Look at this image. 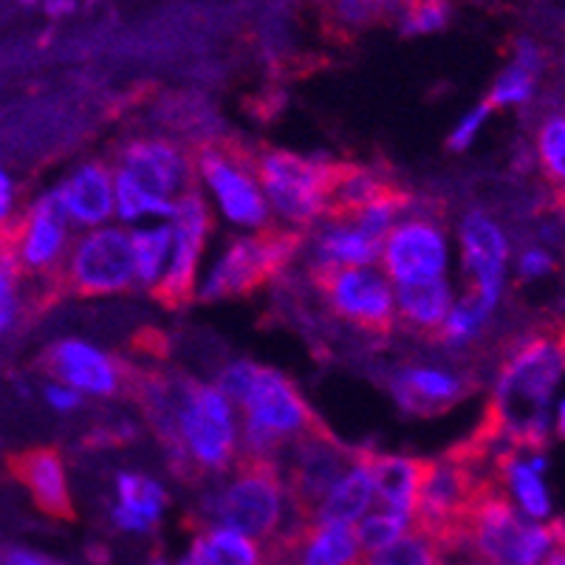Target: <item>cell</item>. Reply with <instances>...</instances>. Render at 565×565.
<instances>
[{
	"instance_id": "6da1fadb",
	"label": "cell",
	"mask_w": 565,
	"mask_h": 565,
	"mask_svg": "<svg viewBox=\"0 0 565 565\" xmlns=\"http://www.w3.org/2000/svg\"><path fill=\"white\" fill-rule=\"evenodd\" d=\"M565 371V356L554 331H537L509 353L489 405L507 427L514 450L540 452L548 441V396Z\"/></svg>"
},
{
	"instance_id": "7a4b0ae2",
	"label": "cell",
	"mask_w": 565,
	"mask_h": 565,
	"mask_svg": "<svg viewBox=\"0 0 565 565\" xmlns=\"http://www.w3.org/2000/svg\"><path fill=\"white\" fill-rule=\"evenodd\" d=\"M230 478L201 503V518L215 529H230L246 537L275 540L280 529L286 532V509L289 494L282 487L280 469L275 458L241 452L232 467Z\"/></svg>"
},
{
	"instance_id": "3957f363",
	"label": "cell",
	"mask_w": 565,
	"mask_h": 565,
	"mask_svg": "<svg viewBox=\"0 0 565 565\" xmlns=\"http://www.w3.org/2000/svg\"><path fill=\"white\" fill-rule=\"evenodd\" d=\"M557 523L529 521L489 472L463 518V552L487 565H540L552 548Z\"/></svg>"
},
{
	"instance_id": "277c9868",
	"label": "cell",
	"mask_w": 565,
	"mask_h": 565,
	"mask_svg": "<svg viewBox=\"0 0 565 565\" xmlns=\"http://www.w3.org/2000/svg\"><path fill=\"white\" fill-rule=\"evenodd\" d=\"M244 452L275 458L295 438L320 427L322 418L306 405L295 382L280 371L257 367L244 402Z\"/></svg>"
},
{
	"instance_id": "5b68a950",
	"label": "cell",
	"mask_w": 565,
	"mask_h": 565,
	"mask_svg": "<svg viewBox=\"0 0 565 565\" xmlns=\"http://www.w3.org/2000/svg\"><path fill=\"white\" fill-rule=\"evenodd\" d=\"M345 161L306 159L291 150L257 148L255 175L269 204L291 224H315L322 218Z\"/></svg>"
},
{
	"instance_id": "8992f818",
	"label": "cell",
	"mask_w": 565,
	"mask_h": 565,
	"mask_svg": "<svg viewBox=\"0 0 565 565\" xmlns=\"http://www.w3.org/2000/svg\"><path fill=\"white\" fill-rule=\"evenodd\" d=\"M181 456L173 463L184 481H199L204 476H224L238 458L235 447V422L230 398L218 387L190 382L179 416Z\"/></svg>"
},
{
	"instance_id": "52a82bcc",
	"label": "cell",
	"mask_w": 565,
	"mask_h": 565,
	"mask_svg": "<svg viewBox=\"0 0 565 565\" xmlns=\"http://www.w3.org/2000/svg\"><path fill=\"white\" fill-rule=\"evenodd\" d=\"M136 282V257L130 235L122 230L88 232L65 252L57 277L45 286L38 309H49L60 297H103L128 291Z\"/></svg>"
},
{
	"instance_id": "ba28073f",
	"label": "cell",
	"mask_w": 565,
	"mask_h": 565,
	"mask_svg": "<svg viewBox=\"0 0 565 565\" xmlns=\"http://www.w3.org/2000/svg\"><path fill=\"white\" fill-rule=\"evenodd\" d=\"M309 277L331 315L362 334H391L396 322V300L382 271L367 266L315 264Z\"/></svg>"
},
{
	"instance_id": "9c48e42d",
	"label": "cell",
	"mask_w": 565,
	"mask_h": 565,
	"mask_svg": "<svg viewBox=\"0 0 565 565\" xmlns=\"http://www.w3.org/2000/svg\"><path fill=\"white\" fill-rule=\"evenodd\" d=\"M286 494L297 523H311L328 492L356 467V450L342 444L326 424L286 447Z\"/></svg>"
},
{
	"instance_id": "30bf717a",
	"label": "cell",
	"mask_w": 565,
	"mask_h": 565,
	"mask_svg": "<svg viewBox=\"0 0 565 565\" xmlns=\"http://www.w3.org/2000/svg\"><path fill=\"white\" fill-rule=\"evenodd\" d=\"M302 244H306V232L277 230V226L257 232L252 238L232 241L206 282L204 300L246 297L264 289L295 260Z\"/></svg>"
},
{
	"instance_id": "8fae6325",
	"label": "cell",
	"mask_w": 565,
	"mask_h": 565,
	"mask_svg": "<svg viewBox=\"0 0 565 565\" xmlns=\"http://www.w3.org/2000/svg\"><path fill=\"white\" fill-rule=\"evenodd\" d=\"M190 156L235 224H266L269 210L255 175V150L235 136H206L190 148Z\"/></svg>"
},
{
	"instance_id": "7c38bea8",
	"label": "cell",
	"mask_w": 565,
	"mask_h": 565,
	"mask_svg": "<svg viewBox=\"0 0 565 565\" xmlns=\"http://www.w3.org/2000/svg\"><path fill=\"white\" fill-rule=\"evenodd\" d=\"M175 252L173 264L164 271V277L150 286V295L164 309L181 311L186 309L195 297V271H199L201 252H204L206 235L212 232L210 206L199 195V190H190L175 201Z\"/></svg>"
},
{
	"instance_id": "4fadbf2b",
	"label": "cell",
	"mask_w": 565,
	"mask_h": 565,
	"mask_svg": "<svg viewBox=\"0 0 565 565\" xmlns=\"http://www.w3.org/2000/svg\"><path fill=\"white\" fill-rule=\"evenodd\" d=\"M119 173L128 175L156 204H173L195 186V164L190 150H179L164 139H136L119 150ZM175 206V204H173Z\"/></svg>"
},
{
	"instance_id": "5bb4252c",
	"label": "cell",
	"mask_w": 565,
	"mask_h": 565,
	"mask_svg": "<svg viewBox=\"0 0 565 565\" xmlns=\"http://www.w3.org/2000/svg\"><path fill=\"white\" fill-rule=\"evenodd\" d=\"M382 271L396 282L433 280L441 277L447 260L444 230L433 215H416L391 226L380 249Z\"/></svg>"
},
{
	"instance_id": "9a60e30c",
	"label": "cell",
	"mask_w": 565,
	"mask_h": 565,
	"mask_svg": "<svg viewBox=\"0 0 565 565\" xmlns=\"http://www.w3.org/2000/svg\"><path fill=\"white\" fill-rule=\"evenodd\" d=\"M7 472L26 487L32 494L34 507L54 521L74 523V501L68 492V478H65V463L57 447H26V450H14L7 458Z\"/></svg>"
},
{
	"instance_id": "2e32d148",
	"label": "cell",
	"mask_w": 565,
	"mask_h": 565,
	"mask_svg": "<svg viewBox=\"0 0 565 565\" xmlns=\"http://www.w3.org/2000/svg\"><path fill=\"white\" fill-rule=\"evenodd\" d=\"M38 367L71 391H88L94 396H116L119 393V360L105 356L97 348L77 340L54 342L45 348Z\"/></svg>"
},
{
	"instance_id": "e0dca14e",
	"label": "cell",
	"mask_w": 565,
	"mask_h": 565,
	"mask_svg": "<svg viewBox=\"0 0 565 565\" xmlns=\"http://www.w3.org/2000/svg\"><path fill=\"white\" fill-rule=\"evenodd\" d=\"M461 246H463V266L476 282L472 289L483 295L489 306H494L498 291L503 282V266H507V241L501 230L483 215H469L461 226Z\"/></svg>"
},
{
	"instance_id": "ac0fdd59",
	"label": "cell",
	"mask_w": 565,
	"mask_h": 565,
	"mask_svg": "<svg viewBox=\"0 0 565 565\" xmlns=\"http://www.w3.org/2000/svg\"><path fill=\"white\" fill-rule=\"evenodd\" d=\"M54 195H57L60 206H63L65 218L85 226L108 221L116 199L110 173L103 161H90V164L79 168Z\"/></svg>"
},
{
	"instance_id": "d6986e66",
	"label": "cell",
	"mask_w": 565,
	"mask_h": 565,
	"mask_svg": "<svg viewBox=\"0 0 565 565\" xmlns=\"http://www.w3.org/2000/svg\"><path fill=\"white\" fill-rule=\"evenodd\" d=\"M472 387L452 373L430 371V367H416L396 376V398L413 416H438L458 405Z\"/></svg>"
},
{
	"instance_id": "ffe728a7",
	"label": "cell",
	"mask_w": 565,
	"mask_h": 565,
	"mask_svg": "<svg viewBox=\"0 0 565 565\" xmlns=\"http://www.w3.org/2000/svg\"><path fill=\"white\" fill-rule=\"evenodd\" d=\"M356 461H360L362 467H365L367 476H371L373 492H376V498L382 501V507L411 518L422 458L382 456V452H373L362 447V450H356Z\"/></svg>"
},
{
	"instance_id": "44dd1931",
	"label": "cell",
	"mask_w": 565,
	"mask_h": 565,
	"mask_svg": "<svg viewBox=\"0 0 565 565\" xmlns=\"http://www.w3.org/2000/svg\"><path fill=\"white\" fill-rule=\"evenodd\" d=\"M396 311L398 320L413 328L416 334L433 337L438 340L444 322L450 317V289L441 277L433 280H413V282H398L396 289Z\"/></svg>"
},
{
	"instance_id": "7402d4cb",
	"label": "cell",
	"mask_w": 565,
	"mask_h": 565,
	"mask_svg": "<svg viewBox=\"0 0 565 565\" xmlns=\"http://www.w3.org/2000/svg\"><path fill=\"white\" fill-rule=\"evenodd\" d=\"M168 503V494L150 478L125 472L119 476V507H116V523L125 532H148L159 521L161 509Z\"/></svg>"
},
{
	"instance_id": "603a6c76",
	"label": "cell",
	"mask_w": 565,
	"mask_h": 565,
	"mask_svg": "<svg viewBox=\"0 0 565 565\" xmlns=\"http://www.w3.org/2000/svg\"><path fill=\"white\" fill-rule=\"evenodd\" d=\"M373 494L376 492H373L371 476H367L365 467L356 461L353 472H348V476L328 492V498L320 503V509L315 512V521L311 523H348V526H353L373 503Z\"/></svg>"
},
{
	"instance_id": "cb8c5ba5",
	"label": "cell",
	"mask_w": 565,
	"mask_h": 565,
	"mask_svg": "<svg viewBox=\"0 0 565 565\" xmlns=\"http://www.w3.org/2000/svg\"><path fill=\"white\" fill-rule=\"evenodd\" d=\"M382 244L353 226L328 224L317 238V264L337 266H365L380 255Z\"/></svg>"
},
{
	"instance_id": "d4e9b609",
	"label": "cell",
	"mask_w": 565,
	"mask_h": 565,
	"mask_svg": "<svg viewBox=\"0 0 565 565\" xmlns=\"http://www.w3.org/2000/svg\"><path fill=\"white\" fill-rule=\"evenodd\" d=\"M362 565H450L441 548L424 534L405 529L391 546L373 554H362Z\"/></svg>"
},
{
	"instance_id": "484cf974",
	"label": "cell",
	"mask_w": 565,
	"mask_h": 565,
	"mask_svg": "<svg viewBox=\"0 0 565 565\" xmlns=\"http://www.w3.org/2000/svg\"><path fill=\"white\" fill-rule=\"evenodd\" d=\"M206 565H266V554L252 537L230 529H201Z\"/></svg>"
},
{
	"instance_id": "4316f807",
	"label": "cell",
	"mask_w": 565,
	"mask_h": 565,
	"mask_svg": "<svg viewBox=\"0 0 565 565\" xmlns=\"http://www.w3.org/2000/svg\"><path fill=\"white\" fill-rule=\"evenodd\" d=\"M537 159L554 193H565V114L552 116L537 134Z\"/></svg>"
},
{
	"instance_id": "83f0119b",
	"label": "cell",
	"mask_w": 565,
	"mask_h": 565,
	"mask_svg": "<svg viewBox=\"0 0 565 565\" xmlns=\"http://www.w3.org/2000/svg\"><path fill=\"white\" fill-rule=\"evenodd\" d=\"M534 68H537V52H534L529 43H523L518 63H514L501 79H498V85H494V90H492V97L487 99L489 108L523 103V99H529V94H532V85H534Z\"/></svg>"
},
{
	"instance_id": "f1b7e54d",
	"label": "cell",
	"mask_w": 565,
	"mask_h": 565,
	"mask_svg": "<svg viewBox=\"0 0 565 565\" xmlns=\"http://www.w3.org/2000/svg\"><path fill=\"white\" fill-rule=\"evenodd\" d=\"M387 0H322V14L328 20V32L348 34L351 29L371 26L373 20L385 14Z\"/></svg>"
},
{
	"instance_id": "f546056e",
	"label": "cell",
	"mask_w": 565,
	"mask_h": 565,
	"mask_svg": "<svg viewBox=\"0 0 565 565\" xmlns=\"http://www.w3.org/2000/svg\"><path fill=\"white\" fill-rule=\"evenodd\" d=\"M170 241H173V232L170 230H150V232H136L130 235V244H134V257H136V277L141 282L153 286L159 280L161 264L170 252Z\"/></svg>"
},
{
	"instance_id": "4dcf8cb0",
	"label": "cell",
	"mask_w": 565,
	"mask_h": 565,
	"mask_svg": "<svg viewBox=\"0 0 565 565\" xmlns=\"http://www.w3.org/2000/svg\"><path fill=\"white\" fill-rule=\"evenodd\" d=\"M407 529V518L402 512H393V509L382 507L376 512H371L367 518H362L360 529L356 532V540H360L362 554H373L380 548L391 546L393 540Z\"/></svg>"
},
{
	"instance_id": "1f68e13d",
	"label": "cell",
	"mask_w": 565,
	"mask_h": 565,
	"mask_svg": "<svg viewBox=\"0 0 565 565\" xmlns=\"http://www.w3.org/2000/svg\"><path fill=\"white\" fill-rule=\"evenodd\" d=\"M116 201H119V215H122L125 221L139 218L145 212H159V215H173L175 212L173 204H156V201H150L148 195L141 193L139 186H136L128 175L119 173V170H116Z\"/></svg>"
},
{
	"instance_id": "d6a6232c",
	"label": "cell",
	"mask_w": 565,
	"mask_h": 565,
	"mask_svg": "<svg viewBox=\"0 0 565 565\" xmlns=\"http://www.w3.org/2000/svg\"><path fill=\"white\" fill-rule=\"evenodd\" d=\"M450 18L447 0H413L405 18V32H436Z\"/></svg>"
},
{
	"instance_id": "836d02e7",
	"label": "cell",
	"mask_w": 565,
	"mask_h": 565,
	"mask_svg": "<svg viewBox=\"0 0 565 565\" xmlns=\"http://www.w3.org/2000/svg\"><path fill=\"white\" fill-rule=\"evenodd\" d=\"M255 373H257V365H252V362H235V365H230L224 373H221L218 391L224 393L226 398H232L235 405H241L246 396V391L252 387Z\"/></svg>"
},
{
	"instance_id": "e575fe53",
	"label": "cell",
	"mask_w": 565,
	"mask_h": 565,
	"mask_svg": "<svg viewBox=\"0 0 565 565\" xmlns=\"http://www.w3.org/2000/svg\"><path fill=\"white\" fill-rule=\"evenodd\" d=\"M130 348L139 353H150V356H168L170 351V340L161 331H156V328H145V331H139V334L130 340Z\"/></svg>"
},
{
	"instance_id": "d590c367",
	"label": "cell",
	"mask_w": 565,
	"mask_h": 565,
	"mask_svg": "<svg viewBox=\"0 0 565 565\" xmlns=\"http://www.w3.org/2000/svg\"><path fill=\"white\" fill-rule=\"evenodd\" d=\"M14 315V277L0 266V331L12 322Z\"/></svg>"
},
{
	"instance_id": "8d00e7d4",
	"label": "cell",
	"mask_w": 565,
	"mask_h": 565,
	"mask_svg": "<svg viewBox=\"0 0 565 565\" xmlns=\"http://www.w3.org/2000/svg\"><path fill=\"white\" fill-rule=\"evenodd\" d=\"M489 110H492V108H489V105L483 103L481 108L476 110V114H469V116H467V122H461V128H458L456 136H452V139H450V148H456V150L467 148L469 139L476 136V130L481 128V122L489 116Z\"/></svg>"
},
{
	"instance_id": "74e56055",
	"label": "cell",
	"mask_w": 565,
	"mask_h": 565,
	"mask_svg": "<svg viewBox=\"0 0 565 565\" xmlns=\"http://www.w3.org/2000/svg\"><path fill=\"white\" fill-rule=\"evenodd\" d=\"M0 565H60V563L43 557V554L26 552V548L3 546V548H0Z\"/></svg>"
},
{
	"instance_id": "f35d334b",
	"label": "cell",
	"mask_w": 565,
	"mask_h": 565,
	"mask_svg": "<svg viewBox=\"0 0 565 565\" xmlns=\"http://www.w3.org/2000/svg\"><path fill=\"white\" fill-rule=\"evenodd\" d=\"M540 565H565V523H557V534H554V543L548 548V554L543 557Z\"/></svg>"
},
{
	"instance_id": "ab89813d",
	"label": "cell",
	"mask_w": 565,
	"mask_h": 565,
	"mask_svg": "<svg viewBox=\"0 0 565 565\" xmlns=\"http://www.w3.org/2000/svg\"><path fill=\"white\" fill-rule=\"evenodd\" d=\"M552 257L543 255V252H529L526 257H523V275H543V271L552 269Z\"/></svg>"
},
{
	"instance_id": "60d3db41",
	"label": "cell",
	"mask_w": 565,
	"mask_h": 565,
	"mask_svg": "<svg viewBox=\"0 0 565 565\" xmlns=\"http://www.w3.org/2000/svg\"><path fill=\"white\" fill-rule=\"evenodd\" d=\"M49 402L54 407H60V411H71V407L79 405V396L77 391H68V387H52L49 391Z\"/></svg>"
},
{
	"instance_id": "b9f144b4",
	"label": "cell",
	"mask_w": 565,
	"mask_h": 565,
	"mask_svg": "<svg viewBox=\"0 0 565 565\" xmlns=\"http://www.w3.org/2000/svg\"><path fill=\"white\" fill-rule=\"evenodd\" d=\"M181 565H206V548H204V537H201V529H199V534L193 537V546H190V552H186L184 559H181Z\"/></svg>"
},
{
	"instance_id": "7bdbcfd3",
	"label": "cell",
	"mask_w": 565,
	"mask_h": 565,
	"mask_svg": "<svg viewBox=\"0 0 565 565\" xmlns=\"http://www.w3.org/2000/svg\"><path fill=\"white\" fill-rule=\"evenodd\" d=\"M9 201H12V184L3 173H0V221L7 218L9 212Z\"/></svg>"
},
{
	"instance_id": "ee69618b",
	"label": "cell",
	"mask_w": 565,
	"mask_h": 565,
	"mask_svg": "<svg viewBox=\"0 0 565 565\" xmlns=\"http://www.w3.org/2000/svg\"><path fill=\"white\" fill-rule=\"evenodd\" d=\"M74 9V0H49V12L52 14H65Z\"/></svg>"
},
{
	"instance_id": "f6af8a7d",
	"label": "cell",
	"mask_w": 565,
	"mask_h": 565,
	"mask_svg": "<svg viewBox=\"0 0 565 565\" xmlns=\"http://www.w3.org/2000/svg\"><path fill=\"white\" fill-rule=\"evenodd\" d=\"M557 430H559V436L565 438V402L559 405V413H557Z\"/></svg>"
},
{
	"instance_id": "bcb514c9",
	"label": "cell",
	"mask_w": 565,
	"mask_h": 565,
	"mask_svg": "<svg viewBox=\"0 0 565 565\" xmlns=\"http://www.w3.org/2000/svg\"><path fill=\"white\" fill-rule=\"evenodd\" d=\"M23 3H34V0H23Z\"/></svg>"
},
{
	"instance_id": "7dc6e473",
	"label": "cell",
	"mask_w": 565,
	"mask_h": 565,
	"mask_svg": "<svg viewBox=\"0 0 565 565\" xmlns=\"http://www.w3.org/2000/svg\"><path fill=\"white\" fill-rule=\"evenodd\" d=\"M472 565H487V563H472Z\"/></svg>"
},
{
	"instance_id": "c3c4849f",
	"label": "cell",
	"mask_w": 565,
	"mask_h": 565,
	"mask_svg": "<svg viewBox=\"0 0 565 565\" xmlns=\"http://www.w3.org/2000/svg\"><path fill=\"white\" fill-rule=\"evenodd\" d=\"M407 3H413V0H407Z\"/></svg>"
}]
</instances>
